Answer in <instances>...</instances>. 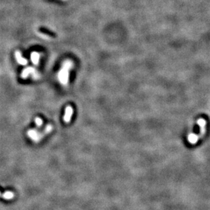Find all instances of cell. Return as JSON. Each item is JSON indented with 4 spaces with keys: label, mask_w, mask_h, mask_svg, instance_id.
<instances>
[{
    "label": "cell",
    "mask_w": 210,
    "mask_h": 210,
    "mask_svg": "<svg viewBox=\"0 0 210 210\" xmlns=\"http://www.w3.org/2000/svg\"><path fill=\"white\" fill-rule=\"evenodd\" d=\"M73 114V109L71 106L67 107V108L65 109V114L64 116V121L66 123H69L71 120V117L72 116Z\"/></svg>",
    "instance_id": "5b68a950"
},
{
    "label": "cell",
    "mask_w": 210,
    "mask_h": 210,
    "mask_svg": "<svg viewBox=\"0 0 210 210\" xmlns=\"http://www.w3.org/2000/svg\"><path fill=\"white\" fill-rule=\"evenodd\" d=\"M2 197H3L4 199H11L14 197V194H13V192L8 191V192L4 193L3 195H2Z\"/></svg>",
    "instance_id": "9c48e42d"
},
{
    "label": "cell",
    "mask_w": 210,
    "mask_h": 210,
    "mask_svg": "<svg viewBox=\"0 0 210 210\" xmlns=\"http://www.w3.org/2000/svg\"><path fill=\"white\" fill-rule=\"evenodd\" d=\"M35 123L37 124L38 126H40L42 124V121L40 118H36L35 119Z\"/></svg>",
    "instance_id": "30bf717a"
},
{
    "label": "cell",
    "mask_w": 210,
    "mask_h": 210,
    "mask_svg": "<svg viewBox=\"0 0 210 210\" xmlns=\"http://www.w3.org/2000/svg\"><path fill=\"white\" fill-rule=\"evenodd\" d=\"M29 75H31L34 79H38L40 78V74L39 73L35 70V68L29 67L25 68V70L23 71V72L21 73V77L23 78H27Z\"/></svg>",
    "instance_id": "7a4b0ae2"
},
{
    "label": "cell",
    "mask_w": 210,
    "mask_h": 210,
    "mask_svg": "<svg viewBox=\"0 0 210 210\" xmlns=\"http://www.w3.org/2000/svg\"><path fill=\"white\" fill-rule=\"evenodd\" d=\"M73 67V62L71 60H66L63 62L61 69L58 74L59 82L63 85H66L69 81L70 71Z\"/></svg>",
    "instance_id": "6da1fadb"
},
{
    "label": "cell",
    "mask_w": 210,
    "mask_h": 210,
    "mask_svg": "<svg viewBox=\"0 0 210 210\" xmlns=\"http://www.w3.org/2000/svg\"><path fill=\"white\" fill-rule=\"evenodd\" d=\"M199 138V135H196V134L194 133L189 134V135H188V141H189V142L191 143V144H195V143H197Z\"/></svg>",
    "instance_id": "8992f818"
},
{
    "label": "cell",
    "mask_w": 210,
    "mask_h": 210,
    "mask_svg": "<svg viewBox=\"0 0 210 210\" xmlns=\"http://www.w3.org/2000/svg\"><path fill=\"white\" fill-rule=\"evenodd\" d=\"M28 135L30 138L33 140L34 141H38L40 139V137L38 133V132L35 130H31L28 132Z\"/></svg>",
    "instance_id": "ba28073f"
},
{
    "label": "cell",
    "mask_w": 210,
    "mask_h": 210,
    "mask_svg": "<svg viewBox=\"0 0 210 210\" xmlns=\"http://www.w3.org/2000/svg\"><path fill=\"white\" fill-rule=\"evenodd\" d=\"M197 124L200 126V134L199 135V138H201L203 137L206 131V121L203 118H199L197 121Z\"/></svg>",
    "instance_id": "3957f363"
},
{
    "label": "cell",
    "mask_w": 210,
    "mask_h": 210,
    "mask_svg": "<svg viewBox=\"0 0 210 210\" xmlns=\"http://www.w3.org/2000/svg\"><path fill=\"white\" fill-rule=\"evenodd\" d=\"M15 58H16V61L18 62L20 65H25L27 64V61L25 58H23V57H22L20 51H18V50L16 51L15 52Z\"/></svg>",
    "instance_id": "277c9868"
},
{
    "label": "cell",
    "mask_w": 210,
    "mask_h": 210,
    "mask_svg": "<svg viewBox=\"0 0 210 210\" xmlns=\"http://www.w3.org/2000/svg\"><path fill=\"white\" fill-rule=\"evenodd\" d=\"M40 54L37 52H33L31 55V60L34 65H38L39 61H40Z\"/></svg>",
    "instance_id": "52a82bcc"
},
{
    "label": "cell",
    "mask_w": 210,
    "mask_h": 210,
    "mask_svg": "<svg viewBox=\"0 0 210 210\" xmlns=\"http://www.w3.org/2000/svg\"><path fill=\"white\" fill-rule=\"evenodd\" d=\"M51 130H52V126H51L50 125H48L47 126H46V133H49V132L51 131Z\"/></svg>",
    "instance_id": "8fae6325"
}]
</instances>
